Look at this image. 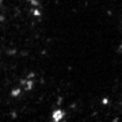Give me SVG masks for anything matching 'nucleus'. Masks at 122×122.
Instances as JSON below:
<instances>
[{"label": "nucleus", "mask_w": 122, "mask_h": 122, "mask_svg": "<svg viewBox=\"0 0 122 122\" xmlns=\"http://www.w3.org/2000/svg\"><path fill=\"white\" fill-rule=\"evenodd\" d=\"M64 117H65V113H64V110H61V109H56L52 113V119L54 122L62 121V119H64Z\"/></svg>", "instance_id": "1"}, {"label": "nucleus", "mask_w": 122, "mask_h": 122, "mask_svg": "<svg viewBox=\"0 0 122 122\" xmlns=\"http://www.w3.org/2000/svg\"><path fill=\"white\" fill-rule=\"evenodd\" d=\"M19 94H20V88H16V90H14V91L11 92V95L12 96H18Z\"/></svg>", "instance_id": "2"}]
</instances>
